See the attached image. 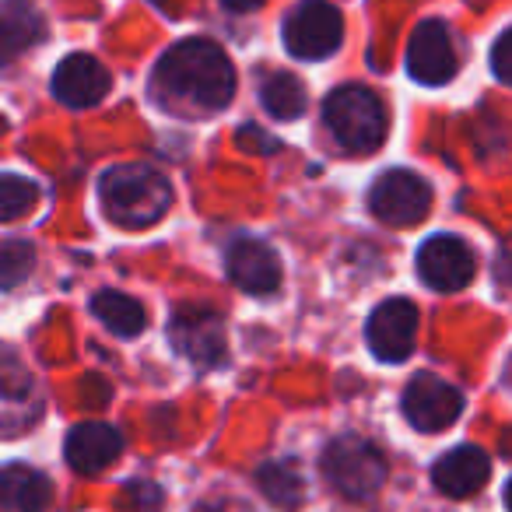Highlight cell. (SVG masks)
Listing matches in <instances>:
<instances>
[{"label":"cell","instance_id":"6da1fadb","mask_svg":"<svg viewBox=\"0 0 512 512\" xmlns=\"http://www.w3.org/2000/svg\"><path fill=\"white\" fill-rule=\"evenodd\" d=\"M155 85L200 109H225L235 95V67L211 39H183L162 53Z\"/></svg>","mask_w":512,"mask_h":512},{"label":"cell","instance_id":"7a4b0ae2","mask_svg":"<svg viewBox=\"0 0 512 512\" xmlns=\"http://www.w3.org/2000/svg\"><path fill=\"white\" fill-rule=\"evenodd\" d=\"M99 197L116 225L144 228L172 207V183L148 165H120L102 172Z\"/></svg>","mask_w":512,"mask_h":512},{"label":"cell","instance_id":"3957f363","mask_svg":"<svg viewBox=\"0 0 512 512\" xmlns=\"http://www.w3.org/2000/svg\"><path fill=\"white\" fill-rule=\"evenodd\" d=\"M323 120L337 144L351 151H376L390 130L383 99L365 85H344L330 92L323 102Z\"/></svg>","mask_w":512,"mask_h":512},{"label":"cell","instance_id":"277c9868","mask_svg":"<svg viewBox=\"0 0 512 512\" xmlns=\"http://www.w3.org/2000/svg\"><path fill=\"white\" fill-rule=\"evenodd\" d=\"M323 474L344 498H372L386 481V456L362 435H337L323 453Z\"/></svg>","mask_w":512,"mask_h":512},{"label":"cell","instance_id":"5b68a950","mask_svg":"<svg viewBox=\"0 0 512 512\" xmlns=\"http://www.w3.org/2000/svg\"><path fill=\"white\" fill-rule=\"evenodd\" d=\"M285 46L299 60H323L344 39V18L327 0H302L285 18Z\"/></svg>","mask_w":512,"mask_h":512},{"label":"cell","instance_id":"8992f818","mask_svg":"<svg viewBox=\"0 0 512 512\" xmlns=\"http://www.w3.org/2000/svg\"><path fill=\"white\" fill-rule=\"evenodd\" d=\"M369 207L379 221H386L393 228L414 225L432 207V186L411 169H390L372 183Z\"/></svg>","mask_w":512,"mask_h":512},{"label":"cell","instance_id":"52a82bcc","mask_svg":"<svg viewBox=\"0 0 512 512\" xmlns=\"http://www.w3.org/2000/svg\"><path fill=\"white\" fill-rule=\"evenodd\" d=\"M418 337V306L411 299H386L372 309L365 323V341L379 362H404L414 351Z\"/></svg>","mask_w":512,"mask_h":512},{"label":"cell","instance_id":"ba28073f","mask_svg":"<svg viewBox=\"0 0 512 512\" xmlns=\"http://www.w3.org/2000/svg\"><path fill=\"white\" fill-rule=\"evenodd\" d=\"M463 414V393L449 386L446 379L421 372L404 390V418L418 432H446Z\"/></svg>","mask_w":512,"mask_h":512},{"label":"cell","instance_id":"9c48e42d","mask_svg":"<svg viewBox=\"0 0 512 512\" xmlns=\"http://www.w3.org/2000/svg\"><path fill=\"white\" fill-rule=\"evenodd\" d=\"M169 341L193 365L211 369L225 358V320L214 309L183 306L169 320Z\"/></svg>","mask_w":512,"mask_h":512},{"label":"cell","instance_id":"30bf717a","mask_svg":"<svg viewBox=\"0 0 512 512\" xmlns=\"http://www.w3.org/2000/svg\"><path fill=\"white\" fill-rule=\"evenodd\" d=\"M474 271H477L474 249L460 235H432V239L421 242L418 274L435 292H456V288L470 285Z\"/></svg>","mask_w":512,"mask_h":512},{"label":"cell","instance_id":"8fae6325","mask_svg":"<svg viewBox=\"0 0 512 512\" xmlns=\"http://www.w3.org/2000/svg\"><path fill=\"white\" fill-rule=\"evenodd\" d=\"M456 50L453 36H449V25L439 18H428L414 29L411 43H407V74H411L418 85H446L456 74Z\"/></svg>","mask_w":512,"mask_h":512},{"label":"cell","instance_id":"7c38bea8","mask_svg":"<svg viewBox=\"0 0 512 512\" xmlns=\"http://www.w3.org/2000/svg\"><path fill=\"white\" fill-rule=\"evenodd\" d=\"M50 88L64 106L88 109L106 99L109 88H113V78H109V71L95 57H88V53H71V57H64L57 64V71H53V78H50Z\"/></svg>","mask_w":512,"mask_h":512},{"label":"cell","instance_id":"4fadbf2b","mask_svg":"<svg viewBox=\"0 0 512 512\" xmlns=\"http://www.w3.org/2000/svg\"><path fill=\"white\" fill-rule=\"evenodd\" d=\"M228 278L249 295H271L281 285V260L267 242L239 239L228 246Z\"/></svg>","mask_w":512,"mask_h":512},{"label":"cell","instance_id":"5bb4252c","mask_svg":"<svg viewBox=\"0 0 512 512\" xmlns=\"http://www.w3.org/2000/svg\"><path fill=\"white\" fill-rule=\"evenodd\" d=\"M64 453L67 463L78 474H102L123 453V435L113 425H106V421H85V425L71 428V435L64 442Z\"/></svg>","mask_w":512,"mask_h":512},{"label":"cell","instance_id":"9a60e30c","mask_svg":"<svg viewBox=\"0 0 512 512\" xmlns=\"http://www.w3.org/2000/svg\"><path fill=\"white\" fill-rule=\"evenodd\" d=\"M488 474H491L488 453H484L481 446H467V442L449 449V453L432 467L435 488L449 498H467V495H474V491H481L484 481H488Z\"/></svg>","mask_w":512,"mask_h":512},{"label":"cell","instance_id":"2e32d148","mask_svg":"<svg viewBox=\"0 0 512 512\" xmlns=\"http://www.w3.org/2000/svg\"><path fill=\"white\" fill-rule=\"evenodd\" d=\"M0 488H4V505L11 512H43L50 505V481H46V474H39L36 467H25V463L4 467Z\"/></svg>","mask_w":512,"mask_h":512},{"label":"cell","instance_id":"e0dca14e","mask_svg":"<svg viewBox=\"0 0 512 512\" xmlns=\"http://www.w3.org/2000/svg\"><path fill=\"white\" fill-rule=\"evenodd\" d=\"M92 313L99 316L102 327L113 330L116 337H137L144 327H148L144 306L123 292H99L92 299Z\"/></svg>","mask_w":512,"mask_h":512},{"label":"cell","instance_id":"ac0fdd59","mask_svg":"<svg viewBox=\"0 0 512 512\" xmlns=\"http://www.w3.org/2000/svg\"><path fill=\"white\" fill-rule=\"evenodd\" d=\"M256 481H260V491L274 505H281V509H299L302 498H306V477H302V470L292 460H278L260 467Z\"/></svg>","mask_w":512,"mask_h":512},{"label":"cell","instance_id":"d6986e66","mask_svg":"<svg viewBox=\"0 0 512 512\" xmlns=\"http://www.w3.org/2000/svg\"><path fill=\"white\" fill-rule=\"evenodd\" d=\"M260 102L278 120H299L306 113V88L295 74H267L264 85H260Z\"/></svg>","mask_w":512,"mask_h":512},{"label":"cell","instance_id":"ffe728a7","mask_svg":"<svg viewBox=\"0 0 512 512\" xmlns=\"http://www.w3.org/2000/svg\"><path fill=\"white\" fill-rule=\"evenodd\" d=\"M36 197H39L36 183H29V179L18 176V172H4V179H0V218L18 221L22 214L32 211Z\"/></svg>","mask_w":512,"mask_h":512},{"label":"cell","instance_id":"44dd1931","mask_svg":"<svg viewBox=\"0 0 512 512\" xmlns=\"http://www.w3.org/2000/svg\"><path fill=\"white\" fill-rule=\"evenodd\" d=\"M8 57L11 53H18L22 46L36 43L39 32H43V22L36 18V11L32 8H18L15 0H11V8H8Z\"/></svg>","mask_w":512,"mask_h":512},{"label":"cell","instance_id":"7402d4cb","mask_svg":"<svg viewBox=\"0 0 512 512\" xmlns=\"http://www.w3.org/2000/svg\"><path fill=\"white\" fill-rule=\"evenodd\" d=\"M0 281H4V288H15L22 278H29V271L36 267V253H32V246H25V242H8L4 246V256H0Z\"/></svg>","mask_w":512,"mask_h":512},{"label":"cell","instance_id":"603a6c76","mask_svg":"<svg viewBox=\"0 0 512 512\" xmlns=\"http://www.w3.org/2000/svg\"><path fill=\"white\" fill-rule=\"evenodd\" d=\"M491 71H495L498 81L512 85V29H505L491 46Z\"/></svg>","mask_w":512,"mask_h":512},{"label":"cell","instance_id":"cb8c5ba5","mask_svg":"<svg viewBox=\"0 0 512 512\" xmlns=\"http://www.w3.org/2000/svg\"><path fill=\"white\" fill-rule=\"evenodd\" d=\"M239 148L256 151V155H274V151H278V137L264 134L260 127H242L239 130Z\"/></svg>","mask_w":512,"mask_h":512},{"label":"cell","instance_id":"d4e9b609","mask_svg":"<svg viewBox=\"0 0 512 512\" xmlns=\"http://www.w3.org/2000/svg\"><path fill=\"white\" fill-rule=\"evenodd\" d=\"M127 495H130V502H134V509H148V512H155L158 505H162V491H158L151 481H130Z\"/></svg>","mask_w":512,"mask_h":512},{"label":"cell","instance_id":"484cf974","mask_svg":"<svg viewBox=\"0 0 512 512\" xmlns=\"http://www.w3.org/2000/svg\"><path fill=\"white\" fill-rule=\"evenodd\" d=\"M221 4H225L228 11H239V15H242V11H256L264 0H221Z\"/></svg>","mask_w":512,"mask_h":512},{"label":"cell","instance_id":"4316f807","mask_svg":"<svg viewBox=\"0 0 512 512\" xmlns=\"http://www.w3.org/2000/svg\"><path fill=\"white\" fill-rule=\"evenodd\" d=\"M505 509H509V512H512V481H509V484H505Z\"/></svg>","mask_w":512,"mask_h":512}]
</instances>
